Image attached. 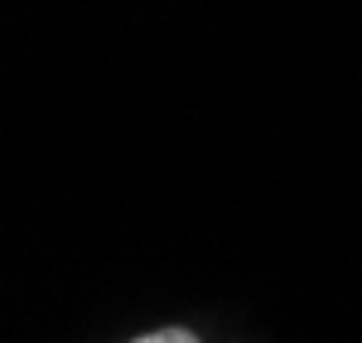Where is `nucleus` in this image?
I'll return each mask as SVG.
<instances>
[{"label":"nucleus","mask_w":362,"mask_h":343,"mask_svg":"<svg viewBox=\"0 0 362 343\" xmlns=\"http://www.w3.org/2000/svg\"><path fill=\"white\" fill-rule=\"evenodd\" d=\"M136 343H203L198 334H189V329H160V334H145V339Z\"/></svg>","instance_id":"f257e3e1"}]
</instances>
